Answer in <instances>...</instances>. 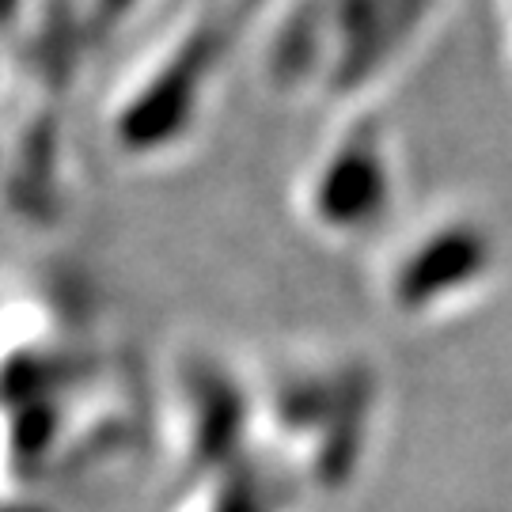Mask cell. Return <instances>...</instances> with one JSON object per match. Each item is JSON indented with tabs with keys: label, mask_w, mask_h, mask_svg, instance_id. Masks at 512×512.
I'll return each mask as SVG.
<instances>
[{
	"label": "cell",
	"mask_w": 512,
	"mask_h": 512,
	"mask_svg": "<svg viewBox=\"0 0 512 512\" xmlns=\"http://www.w3.org/2000/svg\"><path fill=\"white\" fill-rule=\"evenodd\" d=\"M266 0H171L107 99V141L126 160H160L198 133L239 42Z\"/></svg>",
	"instance_id": "6da1fadb"
},
{
	"label": "cell",
	"mask_w": 512,
	"mask_h": 512,
	"mask_svg": "<svg viewBox=\"0 0 512 512\" xmlns=\"http://www.w3.org/2000/svg\"><path fill=\"white\" fill-rule=\"evenodd\" d=\"M440 0H277L262 31V76L277 95L361 107L437 16Z\"/></svg>",
	"instance_id": "7a4b0ae2"
},
{
	"label": "cell",
	"mask_w": 512,
	"mask_h": 512,
	"mask_svg": "<svg viewBox=\"0 0 512 512\" xmlns=\"http://www.w3.org/2000/svg\"><path fill=\"white\" fill-rule=\"evenodd\" d=\"M148 0H23L16 16L23 114L57 118L76 80L145 12Z\"/></svg>",
	"instance_id": "3957f363"
},
{
	"label": "cell",
	"mask_w": 512,
	"mask_h": 512,
	"mask_svg": "<svg viewBox=\"0 0 512 512\" xmlns=\"http://www.w3.org/2000/svg\"><path fill=\"white\" fill-rule=\"evenodd\" d=\"M391 194V152L387 133L368 114L349 110V118L311 156L300 183L304 217L319 232H357L376 217Z\"/></svg>",
	"instance_id": "277c9868"
}]
</instances>
